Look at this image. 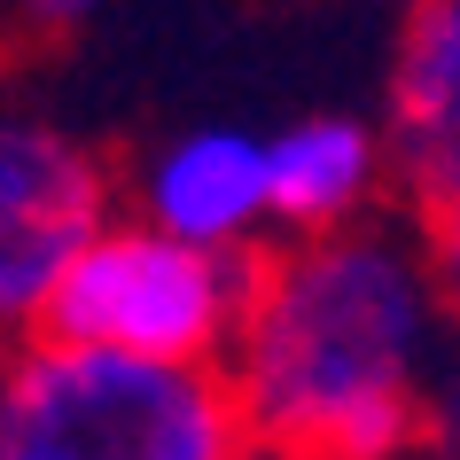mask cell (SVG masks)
<instances>
[{"label": "cell", "mask_w": 460, "mask_h": 460, "mask_svg": "<svg viewBox=\"0 0 460 460\" xmlns=\"http://www.w3.org/2000/svg\"><path fill=\"white\" fill-rule=\"evenodd\" d=\"M437 281L413 218H367L320 243H266L226 351L258 460H413L429 421Z\"/></svg>", "instance_id": "6da1fadb"}, {"label": "cell", "mask_w": 460, "mask_h": 460, "mask_svg": "<svg viewBox=\"0 0 460 460\" xmlns=\"http://www.w3.org/2000/svg\"><path fill=\"white\" fill-rule=\"evenodd\" d=\"M226 367H148L78 343L0 359V460H243Z\"/></svg>", "instance_id": "7a4b0ae2"}, {"label": "cell", "mask_w": 460, "mask_h": 460, "mask_svg": "<svg viewBox=\"0 0 460 460\" xmlns=\"http://www.w3.org/2000/svg\"><path fill=\"white\" fill-rule=\"evenodd\" d=\"M250 266L234 250H195L141 211H118L55 281L40 343L118 351L148 367H226L250 313Z\"/></svg>", "instance_id": "3957f363"}, {"label": "cell", "mask_w": 460, "mask_h": 460, "mask_svg": "<svg viewBox=\"0 0 460 460\" xmlns=\"http://www.w3.org/2000/svg\"><path fill=\"white\" fill-rule=\"evenodd\" d=\"M118 218V164L48 118L0 110V359L40 336L55 281Z\"/></svg>", "instance_id": "277c9868"}, {"label": "cell", "mask_w": 460, "mask_h": 460, "mask_svg": "<svg viewBox=\"0 0 460 460\" xmlns=\"http://www.w3.org/2000/svg\"><path fill=\"white\" fill-rule=\"evenodd\" d=\"M383 141L398 211H437L460 195V0H406L383 86Z\"/></svg>", "instance_id": "5b68a950"}, {"label": "cell", "mask_w": 460, "mask_h": 460, "mask_svg": "<svg viewBox=\"0 0 460 460\" xmlns=\"http://www.w3.org/2000/svg\"><path fill=\"white\" fill-rule=\"evenodd\" d=\"M133 211L148 226H164L195 250H234L258 258L273 243V172L266 141L243 125H195L180 141H164L133 180Z\"/></svg>", "instance_id": "8992f818"}, {"label": "cell", "mask_w": 460, "mask_h": 460, "mask_svg": "<svg viewBox=\"0 0 460 460\" xmlns=\"http://www.w3.org/2000/svg\"><path fill=\"white\" fill-rule=\"evenodd\" d=\"M266 172L273 243H320V234L367 226V218H383V203H398L383 125L351 118V110H320V118L266 133Z\"/></svg>", "instance_id": "52a82bcc"}, {"label": "cell", "mask_w": 460, "mask_h": 460, "mask_svg": "<svg viewBox=\"0 0 460 460\" xmlns=\"http://www.w3.org/2000/svg\"><path fill=\"white\" fill-rule=\"evenodd\" d=\"M413 226H421V258H429V281H437V313L460 343V195L437 211H413Z\"/></svg>", "instance_id": "ba28073f"}, {"label": "cell", "mask_w": 460, "mask_h": 460, "mask_svg": "<svg viewBox=\"0 0 460 460\" xmlns=\"http://www.w3.org/2000/svg\"><path fill=\"white\" fill-rule=\"evenodd\" d=\"M102 8L110 0H0V24L16 31V40H31V48H55V40L86 31Z\"/></svg>", "instance_id": "9c48e42d"}, {"label": "cell", "mask_w": 460, "mask_h": 460, "mask_svg": "<svg viewBox=\"0 0 460 460\" xmlns=\"http://www.w3.org/2000/svg\"><path fill=\"white\" fill-rule=\"evenodd\" d=\"M413 460H460V351L429 383V421H421V453Z\"/></svg>", "instance_id": "30bf717a"}, {"label": "cell", "mask_w": 460, "mask_h": 460, "mask_svg": "<svg viewBox=\"0 0 460 460\" xmlns=\"http://www.w3.org/2000/svg\"><path fill=\"white\" fill-rule=\"evenodd\" d=\"M243 460H258V453H243Z\"/></svg>", "instance_id": "8fae6325"}]
</instances>
